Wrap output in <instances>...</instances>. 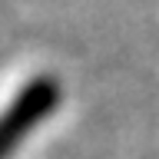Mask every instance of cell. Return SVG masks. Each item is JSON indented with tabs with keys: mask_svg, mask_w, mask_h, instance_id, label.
<instances>
[{
	"mask_svg": "<svg viewBox=\"0 0 159 159\" xmlns=\"http://www.w3.org/2000/svg\"><path fill=\"white\" fill-rule=\"evenodd\" d=\"M60 86L50 76H37L30 86H23L17 96L7 103V109L0 113V159L57 106Z\"/></svg>",
	"mask_w": 159,
	"mask_h": 159,
	"instance_id": "1",
	"label": "cell"
}]
</instances>
